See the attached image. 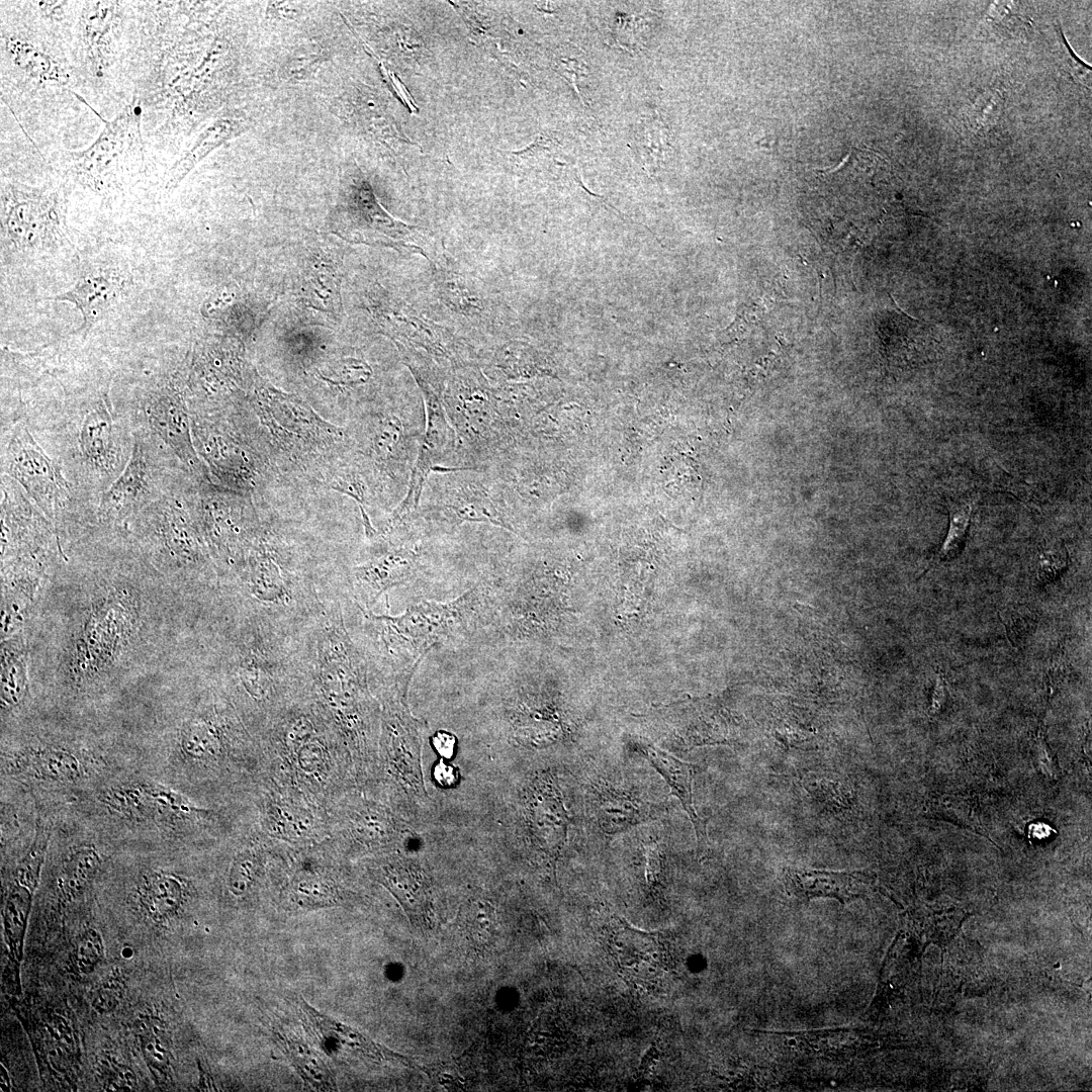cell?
I'll list each match as a JSON object with an SVG mask.
<instances>
[{
	"label": "cell",
	"mask_w": 1092,
	"mask_h": 1092,
	"mask_svg": "<svg viewBox=\"0 0 1092 1092\" xmlns=\"http://www.w3.org/2000/svg\"><path fill=\"white\" fill-rule=\"evenodd\" d=\"M442 400L456 442L450 467L487 469L519 443L502 408L495 383L476 364L449 372Z\"/></svg>",
	"instance_id": "cell-1"
},
{
	"label": "cell",
	"mask_w": 1092,
	"mask_h": 1092,
	"mask_svg": "<svg viewBox=\"0 0 1092 1092\" xmlns=\"http://www.w3.org/2000/svg\"><path fill=\"white\" fill-rule=\"evenodd\" d=\"M426 424L424 402L384 408L360 418L352 445L354 464L371 494L403 498Z\"/></svg>",
	"instance_id": "cell-2"
},
{
	"label": "cell",
	"mask_w": 1092,
	"mask_h": 1092,
	"mask_svg": "<svg viewBox=\"0 0 1092 1092\" xmlns=\"http://www.w3.org/2000/svg\"><path fill=\"white\" fill-rule=\"evenodd\" d=\"M236 569L247 621L288 634L289 627L308 626L328 605L312 582L283 562L262 538L255 541Z\"/></svg>",
	"instance_id": "cell-3"
},
{
	"label": "cell",
	"mask_w": 1092,
	"mask_h": 1092,
	"mask_svg": "<svg viewBox=\"0 0 1092 1092\" xmlns=\"http://www.w3.org/2000/svg\"><path fill=\"white\" fill-rule=\"evenodd\" d=\"M410 520L446 524L485 523L515 531L486 469L438 467L428 477Z\"/></svg>",
	"instance_id": "cell-4"
},
{
	"label": "cell",
	"mask_w": 1092,
	"mask_h": 1092,
	"mask_svg": "<svg viewBox=\"0 0 1092 1092\" xmlns=\"http://www.w3.org/2000/svg\"><path fill=\"white\" fill-rule=\"evenodd\" d=\"M2 248L37 254L68 240L66 204L60 191L19 183L1 187Z\"/></svg>",
	"instance_id": "cell-5"
},
{
	"label": "cell",
	"mask_w": 1092,
	"mask_h": 1092,
	"mask_svg": "<svg viewBox=\"0 0 1092 1092\" xmlns=\"http://www.w3.org/2000/svg\"><path fill=\"white\" fill-rule=\"evenodd\" d=\"M142 101L134 96L86 150L69 154L74 177L98 193L117 187L124 170L144 164Z\"/></svg>",
	"instance_id": "cell-6"
},
{
	"label": "cell",
	"mask_w": 1092,
	"mask_h": 1092,
	"mask_svg": "<svg viewBox=\"0 0 1092 1092\" xmlns=\"http://www.w3.org/2000/svg\"><path fill=\"white\" fill-rule=\"evenodd\" d=\"M413 376L424 402L425 431L406 492L390 514L385 527L387 529L396 528L408 521L419 507L429 475L438 467L452 465L456 447L455 434L443 405V389L424 376Z\"/></svg>",
	"instance_id": "cell-7"
},
{
	"label": "cell",
	"mask_w": 1092,
	"mask_h": 1092,
	"mask_svg": "<svg viewBox=\"0 0 1092 1092\" xmlns=\"http://www.w3.org/2000/svg\"><path fill=\"white\" fill-rule=\"evenodd\" d=\"M5 467L47 515L53 516L66 500L64 477L25 428L14 432L6 449Z\"/></svg>",
	"instance_id": "cell-8"
},
{
	"label": "cell",
	"mask_w": 1092,
	"mask_h": 1092,
	"mask_svg": "<svg viewBox=\"0 0 1092 1092\" xmlns=\"http://www.w3.org/2000/svg\"><path fill=\"white\" fill-rule=\"evenodd\" d=\"M381 536L371 557L352 568L355 593L368 609L383 593L408 580L421 558L417 544H395L390 537Z\"/></svg>",
	"instance_id": "cell-9"
},
{
	"label": "cell",
	"mask_w": 1092,
	"mask_h": 1092,
	"mask_svg": "<svg viewBox=\"0 0 1092 1092\" xmlns=\"http://www.w3.org/2000/svg\"><path fill=\"white\" fill-rule=\"evenodd\" d=\"M231 497L219 493L206 495L202 506L206 538L216 555L235 568L259 538L256 521L247 517Z\"/></svg>",
	"instance_id": "cell-10"
},
{
	"label": "cell",
	"mask_w": 1092,
	"mask_h": 1092,
	"mask_svg": "<svg viewBox=\"0 0 1092 1092\" xmlns=\"http://www.w3.org/2000/svg\"><path fill=\"white\" fill-rule=\"evenodd\" d=\"M102 802L112 814L141 823L159 822L196 811L184 797L148 782L116 785L104 793Z\"/></svg>",
	"instance_id": "cell-11"
},
{
	"label": "cell",
	"mask_w": 1092,
	"mask_h": 1092,
	"mask_svg": "<svg viewBox=\"0 0 1092 1092\" xmlns=\"http://www.w3.org/2000/svg\"><path fill=\"white\" fill-rule=\"evenodd\" d=\"M6 770L12 776L50 783H74L91 770L89 759L81 752L64 746H30L11 754Z\"/></svg>",
	"instance_id": "cell-12"
},
{
	"label": "cell",
	"mask_w": 1092,
	"mask_h": 1092,
	"mask_svg": "<svg viewBox=\"0 0 1092 1092\" xmlns=\"http://www.w3.org/2000/svg\"><path fill=\"white\" fill-rule=\"evenodd\" d=\"M119 2H87L79 23L80 50L89 71L103 77L113 63L115 40L121 21Z\"/></svg>",
	"instance_id": "cell-13"
},
{
	"label": "cell",
	"mask_w": 1092,
	"mask_h": 1092,
	"mask_svg": "<svg viewBox=\"0 0 1092 1092\" xmlns=\"http://www.w3.org/2000/svg\"><path fill=\"white\" fill-rule=\"evenodd\" d=\"M147 414L151 428L188 467L201 471L190 436V424L186 406L174 390L163 389L153 395Z\"/></svg>",
	"instance_id": "cell-14"
},
{
	"label": "cell",
	"mask_w": 1092,
	"mask_h": 1092,
	"mask_svg": "<svg viewBox=\"0 0 1092 1092\" xmlns=\"http://www.w3.org/2000/svg\"><path fill=\"white\" fill-rule=\"evenodd\" d=\"M783 880L787 892L808 902L814 898H832L845 904L861 895V885L870 877L862 872H833L789 867Z\"/></svg>",
	"instance_id": "cell-15"
},
{
	"label": "cell",
	"mask_w": 1092,
	"mask_h": 1092,
	"mask_svg": "<svg viewBox=\"0 0 1092 1092\" xmlns=\"http://www.w3.org/2000/svg\"><path fill=\"white\" fill-rule=\"evenodd\" d=\"M122 285L107 272H89L81 276L68 290L46 297V300L66 301L81 312L79 329L85 336L117 303Z\"/></svg>",
	"instance_id": "cell-16"
},
{
	"label": "cell",
	"mask_w": 1092,
	"mask_h": 1092,
	"mask_svg": "<svg viewBox=\"0 0 1092 1092\" xmlns=\"http://www.w3.org/2000/svg\"><path fill=\"white\" fill-rule=\"evenodd\" d=\"M528 810L534 843L550 854L557 853L566 839L568 818L560 794L551 781L537 782Z\"/></svg>",
	"instance_id": "cell-17"
},
{
	"label": "cell",
	"mask_w": 1092,
	"mask_h": 1092,
	"mask_svg": "<svg viewBox=\"0 0 1092 1092\" xmlns=\"http://www.w3.org/2000/svg\"><path fill=\"white\" fill-rule=\"evenodd\" d=\"M151 476L145 448L141 442H135L123 471L101 497V515L116 520L141 506L150 493Z\"/></svg>",
	"instance_id": "cell-18"
},
{
	"label": "cell",
	"mask_w": 1092,
	"mask_h": 1092,
	"mask_svg": "<svg viewBox=\"0 0 1092 1092\" xmlns=\"http://www.w3.org/2000/svg\"><path fill=\"white\" fill-rule=\"evenodd\" d=\"M79 445L84 460L94 470L112 474L119 467L120 450L107 400H99L85 415Z\"/></svg>",
	"instance_id": "cell-19"
},
{
	"label": "cell",
	"mask_w": 1092,
	"mask_h": 1092,
	"mask_svg": "<svg viewBox=\"0 0 1092 1092\" xmlns=\"http://www.w3.org/2000/svg\"><path fill=\"white\" fill-rule=\"evenodd\" d=\"M590 806L598 825L607 834L624 832L650 817L646 803L607 784L593 787Z\"/></svg>",
	"instance_id": "cell-20"
},
{
	"label": "cell",
	"mask_w": 1092,
	"mask_h": 1092,
	"mask_svg": "<svg viewBox=\"0 0 1092 1092\" xmlns=\"http://www.w3.org/2000/svg\"><path fill=\"white\" fill-rule=\"evenodd\" d=\"M188 887L181 877L164 871H152L143 876L138 886V899L143 912L155 922L173 918L182 909Z\"/></svg>",
	"instance_id": "cell-21"
},
{
	"label": "cell",
	"mask_w": 1092,
	"mask_h": 1092,
	"mask_svg": "<svg viewBox=\"0 0 1092 1092\" xmlns=\"http://www.w3.org/2000/svg\"><path fill=\"white\" fill-rule=\"evenodd\" d=\"M642 752L680 801L694 825L699 845H706L708 841L706 823L697 814L693 801L692 784L695 766L653 746H644Z\"/></svg>",
	"instance_id": "cell-22"
},
{
	"label": "cell",
	"mask_w": 1092,
	"mask_h": 1092,
	"mask_svg": "<svg viewBox=\"0 0 1092 1092\" xmlns=\"http://www.w3.org/2000/svg\"><path fill=\"white\" fill-rule=\"evenodd\" d=\"M299 1006L314 1034L326 1044L333 1045L336 1050L357 1052L375 1061L390 1060L394 1056L390 1051L374 1043L356 1029L317 1011L302 998Z\"/></svg>",
	"instance_id": "cell-23"
},
{
	"label": "cell",
	"mask_w": 1092,
	"mask_h": 1092,
	"mask_svg": "<svg viewBox=\"0 0 1092 1092\" xmlns=\"http://www.w3.org/2000/svg\"><path fill=\"white\" fill-rule=\"evenodd\" d=\"M156 510L158 530L170 554L188 564L201 561L202 543L186 513L170 500L161 503Z\"/></svg>",
	"instance_id": "cell-24"
},
{
	"label": "cell",
	"mask_w": 1092,
	"mask_h": 1092,
	"mask_svg": "<svg viewBox=\"0 0 1092 1092\" xmlns=\"http://www.w3.org/2000/svg\"><path fill=\"white\" fill-rule=\"evenodd\" d=\"M5 52L14 67L37 84L67 85L70 82L67 67L29 40L7 37Z\"/></svg>",
	"instance_id": "cell-25"
},
{
	"label": "cell",
	"mask_w": 1092,
	"mask_h": 1092,
	"mask_svg": "<svg viewBox=\"0 0 1092 1092\" xmlns=\"http://www.w3.org/2000/svg\"><path fill=\"white\" fill-rule=\"evenodd\" d=\"M275 1036L280 1049L306 1083L317 1090L335 1089L336 1083L331 1069L313 1048L289 1033L276 1032Z\"/></svg>",
	"instance_id": "cell-26"
},
{
	"label": "cell",
	"mask_w": 1092,
	"mask_h": 1092,
	"mask_svg": "<svg viewBox=\"0 0 1092 1092\" xmlns=\"http://www.w3.org/2000/svg\"><path fill=\"white\" fill-rule=\"evenodd\" d=\"M235 128L236 125L230 118L216 119L206 126L196 138L190 149L168 171L165 189L169 192L174 190L197 163L233 136Z\"/></svg>",
	"instance_id": "cell-27"
},
{
	"label": "cell",
	"mask_w": 1092,
	"mask_h": 1092,
	"mask_svg": "<svg viewBox=\"0 0 1092 1092\" xmlns=\"http://www.w3.org/2000/svg\"><path fill=\"white\" fill-rule=\"evenodd\" d=\"M221 746L222 731L214 717L197 716L183 725L179 747L185 757L208 760L218 754Z\"/></svg>",
	"instance_id": "cell-28"
},
{
	"label": "cell",
	"mask_w": 1092,
	"mask_h": 1092,
	"mask_svg": "<svg viewBox=\"0 0 1092 1092\" xmlns=\"http://www.w3.org/2000/svg\"><path fill=\"white\" fill-rule=\"evenodd\" d=\"M33 890L13 881L3 910L5 938L14 958L21 960Z\"/></svg>",
	"instance_id": "cell-29"
},
{
	"label": "cell",
	"mask_w": 1092,
	"mask_h": 1092,
	"mask_svg": "<svg viewBox=\"0 0 1092 1092\" xmlns=\"http://www.w3.org/2000/svg\"><path fill=\"white\" fill-rule=\"evenodd\" d=\"M100 855L91 846L74 850L64 863L59 878V889L66 899L76 897L96 874Z\"/></svg>",
	"instance_id": "cell-30"
},
{
	"label": "cell",
	"mask_w": 1092,
	"mask_h": 1092,
	"mask_svg": "<svg viewBox=\"0 0 1092 1092\" xmlns=\"http://www.w3.org/2000/svg\"><path fill=\"white\" fill-rule=\"evenodd\" d=\"M973 510L970 502L956 504L949 509V525L944 541L922 574L937 563L954 558L960 553L967 539Z\"/></svg>",
	"instance_id": "cell-31"
},
{
	"label": "cell",
	"mask_w": 1092,
	"mask_h": 1092,
	"mask_svg": "<svg viewBox=\"0 0 1092 1092\" xmlns=\"http://www.w3.org/2000/svg\"><path fill=\"white\" fill-rule=\"evenodd\" d=\"M636 144L640 159L648 167L660 165L671 151L670 135L656 120L642 124L637 132Z\"/></svg>",
	"instance_id": "cell-32"
},
{
	"label": "cell",
	"mask_w": 1092,
	"mask_h": 1092,
	"mask_svg": "<svg viewBox=\"0 0 1092 1092\" xmlns=\"http://www.w3.org/2000/svg\"><path fill=\"white\" fill-rule=\"evenodd\" d=\"M49 838V828L38 824L32 843L15 869V882L35 891L44 861Z\"/></svg>",
	"instance_id": "cell-33"
},
{
	"label": "cell",
	"mask_w": 1092,
	"mask_h": 1092,
	"mask_svg": "<svg viewBox=\"0 0 1092 1092\" xmlns=\"http://www.w3.org/2000/svg\"><path fill=\"white\" fill-rule=\"evenodd\" d=\"M295 901L302 907L330 906L337 900V892L330 882L322 879H303L292 888Z\"/></svg>",
	"instance_id": "cell-34"
},
{
	"label": "cell",
	"mask_w": 1092,
	"mask_h": 1092,
	"mask_svg": "<svg viewBox=\"0 0 1092 1092\" xmlns=\"http://www.w3.org/2000/svg\"><path fill=\"white\" fill-rule=\"evenodd\" d=\"M998 614L1006 635L1014 646L1022 643L1035 624L1034 614L1024 605L1007 607Z\"/></svg>",
	"instance_id": "cell-35"
},
{
	"label": "cell",
	"mask_w": 1092,
	"mask_h": 1092,
	"mask_svg": "<svg viewBox=\"0 0 1092 1092\" xmlns=\"http://www.w3.org/2000/svg\"><path fill=\"white\" fill-rule=\"evenodd\" d=\"M104 957V945L100 933L95 929L86 930L79 938L74 950V964L82 974L95 970Z\"/></svg>",
	"instance_id": "cell-36"
},
{
	"label": "cell",
	"mask_w": 1092,
	"mask_h": 1092,
	"mask_svg": "<svg viewBox=\"0 0 1092 1092\" xmlns=\"http://www.w3.org/2000/svg\"><path fill=\"white\" fill-rule=\"evenodd\" d=\"M141 1046L151 1071L159 1076L166 1075L170 1066V1049L166 1036L154 1028L142 1036Z\"/></svg>",
	"instance_id": "cell-37"
},
{
	"label": "cell",
	"mask_w": 1092,
	"mask_h": 1092,
	"mask_svg": "<svg viewBox=\"0 0 1092 1092\" xmlns=\"http://www.w3.org/2000/svg\"><path fill=\"white\" fill-rule=\"evenodd\" d=\"M15 660L16 658L11 657L9 662L5 657V664L3 663L1 700L5 708L19 704L25 693L23 662L21 657L17 664H14Z\"/></svg>",
	"instance_id": "cell-38"
},
{
	"label": "cell",
	"mask_w": 1092,
	"mask_h": 1092,
	"mask_svg": "<svg viewBox=\"0 0 1092 1092\" xmlns=\"http://www.w3.org/2000/svg\"><path fill=\"white\" fill-rule=\"evenodd\" d=\"M257 859L252 852H243L234 859L229 874V889L235 896L247 894L255 881Z\"/></svg>",
	"instance_id": "cell-39"
},
{
	"label": "cell",
	"mask_w": 1092,
	"mask_h": 1092,
	"mask_svg": "<svg viewBox=\"0 0 1092 1092\" xmlns=\"http://www.w3.org/2000/svg\"><path fill=\"white\" fill-rule=\"evenodd\" d=\"M1068 555L1064 545L1043 549L1038 557L1036 578L1040 583L1055 580L1067 567Z\"/></svg>",
	"instance_id": "cell-40"
},
{
	"label": "cell",
	"mask_w": 1092,
	"mask_h": 1092,
	"mask_svg": "<svg viewBox=\"0 0 1092 1092\" xmlns=\"http://www.w3.org/2000/svg\"><path fill=\"white\" fill-rule=\"evenodd\" d=\"M1002 98L996 91L983 93L975 102L971 117L980 128L991 125L999 116Z\"/></svg>",
	"instance_id": "cell-41"
},
{
	"label": "cell",
	"mask_w": 1092,
	"mask_h": 1092,
	"mask_svg": "<svg viewBox=\"0 0 1092 1092\" xmlns=\"http://www.w3.org/2000/svg\"><path fill=\"white\" fill-rule=\"evenodd\" d=\"M1060 37L1065 47L1064 54V67L1065 70L1073 77L1075 81L1081 83L1084 86L1091 85V67L1081 61L1070 48L1063 32L1060 30Z\"/></svg>",
	"instance_id": "cell-42"
},
{
	"label": "cell",
	"mask_w": 1092,
	"mask_h": 1092,
	"mask_svg": "<svg viewBox=\"0 0 1092 1092\" xmlns=\"http://www.w3.org/2000/svg\"><path fill=\"white\" fill-rule=\"evenodd\" d=\"M645 868L646 877L648 883L653 885L657 879V874L661 867V854L658 844L656 842H648L645 844Z\"/></svg>",
	"instance_id": "cell-43"
},
{
	"label": "cell",
	"mask_w": 1092,
	"mask_h": 1092,
	"mask_svg": "<svg viewBox=\"0 0 1092 1092\" xmlns=\"http://www.w3.org/2000/svg\"><path fill=\"white\" fill-rule=\"evenodd\" d=\"M435 750L444 758H451L456 750V737L445 730L437 731L432 737Z\"/></svg>",
	"instance_id": "cell-44"
},
{
	"label": "cell",
	"mask_w": 1092,
	"mask_h": 1092,
	"mask_svg": "<svg viewBox=\"0 0 1092 1092\" xmlns=\"http://www.w3.org/2000/svg\"><path fill=\"white\" fill-rule=\"evenodd\" d=\"M433 776L438 785L445 788L454 786L458 780V774L455 767L443 760L435 764Z\"/></svg>",
	"instance_id": "cell-45"
},
{
	"label": "cell",
	"mask_w": 1092,
	"mask_h": 1092,
	"mask_svg": "<svg viewBox=\"0 0 1092 1092\" xmlns=\"http://www.w3.org/2000/svg\"><path fill=\"white\" fill-rule=\"evenodd\" d=\"M948 690L943 673H937L932 693L931 713H938L947 700Z\"/></svg>",
	"instance_id": "cell-46"
},
{
	"label": "cell",
	"mask_w": 1092,
	"mask_h": 1092,
	"mask_svg": "<svg viewBox=\"0 0 1092 1092\" xmlns=\"http://www.w3.org/2000/svg\"><path fill=\"white\" fill-rule=\"evenodd\" d=\"M577 61L578 60L575 59H561L559 66H557L560 73L565 76L573 86H575L576 91V78L583 75L585 70L584 64Z\"/></svg>",
	"instance_id": "cell-47"
},
{
	"label": "cell",
	"mask_w": 1092,
	"mask_h": 1092,
	"mask_svg": "<svg viewBox=\"0 0 1092 1092\" xmlns=\"http://www.w3.org/2000/svg\"><path fill=\"white\" fill-rule=\"evenodd\" d=\"M116 988L106 987L99 990L94 999V1006L100 1012L110 1011L117 1004Z\"/></svg>",
	"instance_id": "cell-48"
},
{
	"label": "cell",
	"mask_w": 1092,
	"mask_h": 1092,
	"mask_svg": "<svg viewBox=\"0 0 1092 1092\" xmlns=\"http://www.w3.org/2000/svg\"><path fill=\"white\" fill-rule=\"evenodd\" d=\"M0 1070H1V1072H0V1079H1L0 1080V1091H10L11 1083H10V1080H9L8 1073H7L6 1069L3 1067V1065H1Z\"/></svg>",
	"instance_id": "cell-49"
}]
</instances>
